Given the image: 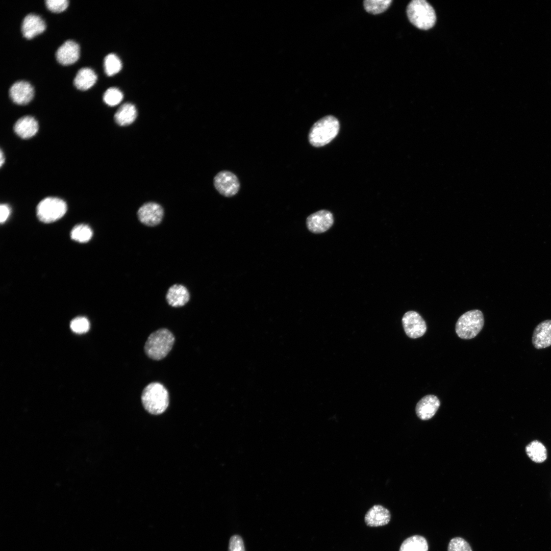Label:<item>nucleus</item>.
Returning a JSON list of instances; mask_svg holds the SVG:
<instances>
[{
  "mask_svg": "<svg viewBox=\"0 0 551 551\" xmlns=\"http://www.w3.org/2000/svg\"><path fill=\"white\" fill-rule=\"evenodd\" d=\"M45 28V23L41 17L29 14L23 20L21 32L23 37L30 39L43 32Z\"/></svg>",
  "mask_w": 551,
  "mask_h": 551,
  "instance_id": "obj_16",
  "label": "nucleus"
},
{
  "mask_svg": "<svg viewBox=\"0 0 551 551\" xmlns=\"http://www.w3.org/2000/svg\"><path fill=\"white\" fill-rule=\"evenodd\" d=\"M407 13L410 22L420 29H429L436 22V14L433 8L423 0L411 1L407 6Z\"/></svg>",
  "mask_w": 551,
  "mask_h": 551,
  "instance_id": "obj_4",
  "label": "nucleus"
},
{
  "mask_svg": "<svg viewBox=\"0 0 551 551\" xmlns=\"http://www.w3.org/2000/svg\"><path fill=\"white\" fill-rule=\"evenodd\" d=\"M123 98L121 91L117 88L111 87L108 89L103 96L105 103L109 106H114L121 102Z\"/></svg>",
  "mask_w": 551,
  "mask_h": 551,
  "instance_id": "obj_26",
  "label": "nucleus"
},
{
  "mask_svg": "<svg viewBox=\"0 0 551 551\" xmlns=\"http://www.w3.org/2000/svg\"><path fill=\"white\" fill-rule=\"evenodd\" d=\"M528 457L536 463H542L547 458V450L544 445L538 440H534L525 447Z\"/></svg>",
  "mask_w": 551,
  "mask_h": 551,
  "instance_id": "obj_22",
  "label": "nucleus"
},
{
  "mask_svg": "<svg viewBox=\"0 0 551 551\" xmlns=\"http://www.w3.org/2000/svg\"><path fill=\"white\" fill-rule=\"evenodd\" d=\"M532 341L537 349H542L551 345V320H545L534 329Z\"/></svg>",
  "mask_w": 551,
  "mask_h": 551,
  "instance_id": "obj_14",
  "label": "nucleus"
},
{
  "mask_svg": "<svg viewBox=\"0 0 551 551\" xmlns=\"http://www.w3.org/2000/svg\"><path fill=\"white\" fill-rule=\"evenodd\" d=\"M97 76L94 71L88 67L82 68L77 72L73 84L75 87L81 90H86L90 88L95 83Z\"/></svg>",
  "mask_w": 551,
  "mask_h": 551,
  "instance_id": "obj_20",
  "label": "nucleus"
},
{
  "mask_svg": "<svg viewBox=\"0 0 551 551\" xmlns=\"http://www.w3.org/2000/svg\"><path fill=\"white\" fill-rule=\"evenodd\" d=\"M447 551H472L469 544L461 537L452 538L448 545Z\"/></svg>",
  "mask_w": 551,
  "mask_h": 551,
  "instance_id": "obj_27",
  "label": "nucleus"
},
{
  "mask_svg": "<svg viewBox=\"0 0 551 551\" xmlns=\"http://www.w3.org/2000/svg\"><path fill=\"white\" fill-rule=\"evenodd\" d=\"M4 162H5V157H4V154H3V153L2 151L1 150V153H0V165H1V166H2L3 164L4 163Z\"/></svg>",
  "mask_w": 551,
  "mask_h": 551,
  "instance_id": "obj_32",
  "label": "nucleus"
},
{
  "mask_svg": "<svg viewBox=\"0 0 551 551\" xmlns=\"http://www.w3.org/2000/svg\"><path fill=\"white\" fill-rule=\"evenodd\" d=\"M10 213V209L9 207L6 204H1L0 206V221L1 223L6 221Z\"/></svg>",
  "mask_w": 551,
  "mask_h": 551,
  "instance_id": "obj_31",
  "label": "nucleus"
},
{
  "mask_svg": "<svg viewBox=\"0 0 551 551\" xmlns=\"http://www.w3.org/2000/svg\"><path fill=\"white\" fill-rule=\"evenodd\" d=\"M334 218L332 213L327 210L317 211L307 218V226L310 231L314 233H321L327 231L333 225Z\"/></svg>",
  "mask_w": 551,
  "mask_h": 551,
  "instance_id": "obj_10",
  "label": "nucleus"
},
{
  "mask_svg": "<svg viewBox=\"0 0 551 551\" xmlns=\"http://www.w3.org/2000/svg\"><path fill=\"white\" fill-rule=\"evenodd\" d=\"M214 185L219 193L227 197L234 196L240 188L238 178L232 172L227 170L221 171L215 176Z\"/></svg>",
  "mask_w": 551,
  "mask_h": 551,
  "instance_id": "obj_7",
  "label": "nucleus"
},
{
  "mask_svg": "<svg viewBox=\"0 0 551 551\" xmlns=\"http://www.w3.org/2000/svg\"><path fill=\"white\" fill-rule=\"evenodd\" d=\"M440 405V400L436 396L427 395L421 398L416 404V415L422 420L430 419L435 415Z\"/></svg>",
  "mask_w": 551,
  "mask_h": 551,
  "instance_id": "obj_12",
  "label": "nucleus"
},
{
  "mask_svg": "<svg viewBox=\"0 0 551 551\" xmlns=\"http://www.w3.org/2000/svg\"><path fill=\"white\" fill-rule=\"evenodd\" d=\"M15 133L23 139H28L34 136L38 130L37 120L32 116H26L19 118L15 123Z\"/></svg>",
  "mask_w": 551,
  "mask_h": 551,
  "instance_id": "obj_18",
  "label": "nucleus"
},
{
  "mask_svg": "<svg viewBox=\"0 0 551 551\" xmlns=\"http://www.w3.org/2000/svg\"><path fill=\"white\" fill-rule=\"evenodd\" d=\"M174 337L167 329H160L149 335L144 345V351L151 359L160 360L164 358L172 349Z\"/></svg>",
  "mask_w": 551,
  "mask_h": 551,
  "instance_id": "obj_2",
  "label": "nucleus"
},
{
  "mask_svg": "<svg viewBox=\"0 0 551 551\" xmlns=\"http://www.w3.org/2000/svg\"><path fill=\"white\" fill-rule=\"evenodd\" d=\"M139 221L148 227H155L159 224L164 216L162 206L155 202H148L142 205L137 211Z\"/></svg>",
  "mask_w": 551,
  "mask_h": 551,
  "instance_id": "obj_9",
  "label": "nucleus"
},
{
  "mask_svg": "<svg viewBox=\"0 0 551 551\" xmlns=\"http://www.w3.org/2000/svg\"><path fill=\"white\" fill-rule=\"evenodd\" d=\"M67 210L66 203L57 197H46L37 207L38 219L44 223H51L60 219Z\"/></svg>",
  "mask_w": 551,
  "mask_h": 551,
  "instance_id": "obj_6",
  "label": "nucleus"
},
{
  "mask_svg": "<svg viewBox=\"0 0 551 551\" xmlns=\"http://www.w3.org/2000/svg\"><path fill=\"white\" fill-rule=\"evenodd\" d=\"M45 3L47 8L51 11L59 13L67 8L69 2L67 0H47Z\"/></svg>",
  "mask_w": 551,
  "mask_h": 551,
  "instance_id": "obj_29",
  "label": "nucleus"
},
{
  "mask_svg": "<svg viewBox=\"0 0 551 551\" xmlns=\"http://www.w3.org/2000/svg\"><path fill=\"white\" fill-rule=\"evenodd\" d=\"M9 95L12 101L18 105H26L33 98L34 89L28 82L17 81L9 89Z\"/></svg>",
  "mask_w": 551,
  "mask_h": 551,
  "instance_id": "obj_11",
  "label": "nucleus"
},
{
  "mask_svg": "<svg viewBox=\"0 0 551 551\" xmlns=\"http://www.w3.org/2000/svg\"><path fill=\"white\" fill-rule=\"evenodd\" d=\"M137 115L135 106L131 103H125L121 106L114 115L115 122L120 126H126L133 123Z\"/></svg>",
  "mask_w": 551,
  "mask_h": 551,
  "instance_id": "obj_19",
  "label": "nucleus"
},
{
  "mask_svg": "<svg viewBox=\"0 0 551 551\" xmlns=\"http://www.w3.org/2000/svg\"><path fill=\"white\" fill-rule=\"evenodd\" d=\"M339 128V121L336 117L332 115L324 116L311 127L308 136L309 142L315 147L324 146L337 136Z\"/></svg>",
  "mask_w": 551,
  "mask_h": 551,
  "instance_id": "obj_3",
  "label": "nucleus"
},
{
  "mask_svg": "<svg viewBox=\"0 0 551 551\" xmlns=\"http://www.w3.org/2000/svg\"><path fill=\"white\" fill-rule=\"evenodd\" d=\"M402 324L405 333L411 338H419L427 331L424 320L418 313L414 311H408L404 315Z\"/></svg>",
  "mask_w": 551,
  "mask_h": 551,
  "instance_id": "obj_8",
  "label": "nucleus"
},
{
  "mask_svg": "<svg viewBox=\"0 0 551 551\" xmlns=\"http://www.w3.org/2000/svg\"><path fill=\"white\" fill-rule=\"evenodd\" d=\"M80 57V47L73 40H67L58 49L56 57L58 62L63 65H68L76 62Z\"/></svg>",
  "mask_w": 551,
  "mask_h": 551,
  "instance_id": "obj_13",
  "label": "nucleus"
},
{
  "mask_svg": "<svg viewBox=\"0 0 551 551\" xmlns=\"http://www.w3.org/2000/svg\"><path fill=\"white\" fill-rule=\"evenodd\" d=\"M391 519L390 511L380 505H375L370 508L366 513L364 521L369 527H377L385 525Z\"/></svg>",
  "mask_w": 551,
  "mask_h": 551,
  "instance_id": "obj_15",
  "label": "nucleus"
},
{
  "mask_svg": "<svg viewBox=\"0 0 551 551\" xmlns=\"http://www.w3.org/2000/svg\"><path fill=\"white\" fill-rule=\"evenodd\" d=\"M89 321L85 317H77L72 320L70 323L71 330L77 333H84L86 332L89 329Z\"/></svg>",
  "mask_w": 551,
  "mask_h": 551,
  "instance_id": "obj_28",
  "label": "nucleus"
},
{
  "mask_svg": "<svg viewBox=\"0 0 551 551\" xmlns=\"http://www.w3.org/2000/svg\"><path fill=\"white\" fill-rule=\"evenodd\" d=\"M122 64L119 58L114 54L108 55L104 60V68L108 76H112L121 69Z\"/></svg>",
  "mask_w": 551,
  "mask_h": 551,
  "instance_id": "obj_25",
  "label": "nucleus"
},
{
  "mask_svg": "<svg viewBox=\"0 0 551 551\" xmlns=\"http://www.w3.org/2000/svg\"><path fill=\"white\" fill-rule=\"evenodd\" d=\"M92 236V231L90 228L86 224H79L75 226L70 233L71 239L76 241L84 243L90 240Z\"/></svg>",
  "mask_w": 551,
  "mask_h": 551,
  "instance_id": "obj_23",
  "label": "nucleus"
},
{
  "mask_svg": "<svg viewBox=\"0 0 551 551\" xmlns=\"http://www.w3.org/2000/svg\"><path fill=\"white\" fill-rule=\"evenodd\" d=\"M391 3V0H366L363 6L367 12L377 14L386 11Z\"/></svg>",
  "mask_w": 551,
  "mask_h": 551,
  "instance_id": "obj_24",
  "label": "nucleus"
},
{
  "mask_svg": "<svg viewBox=\"0 0 551 551\" xmlns=\"http://www.w3.org/2000/svg\"><path fill=\"white\" fill-rule=\"evenodd\" d=\"M426 539L420 535H414L406 539L402 543L399 551H428Z\"/></svg>",
  "mask_w": 551,
  "mask_h": 551,
  "instance_id": "obj_21",
  "label": "nucleus"
},
{
  "mask_svg": "<svg viewBox=\"0 0 551 551\" xmlns=\"http://www.w3.org/2000/svg\"><path fill=\"white\" fill-rule=\"evenodd\" d=\"M484 324L482 312L479 310H470L459 318L456 324V332L461 339H470L480 333Z\"/></svg>",
  "mask_w": 551,
  "mask_h": 551,
  "instance_id": "obj_5",
  "label": "nucleus"
},
{
  "mask_svg": "<svg viewBox=\"0 0 551 551\" xmlns=\"http://www.w3.org/2000/svg\"><path fill=\"white\" fill-rule=\"evenodd\" d=\"M141 401L144 409L153 415H159L167 409L169 405L167 390L161 383L153 382L143 390Z\"/></svg>",
  "mask_w": 551,
  "mask_h": 551,
  "instance_id": "obj_1",
  "label": "nucleus"
},
{
  "mask_svg": "<svg viewBox=\"0 0 551 551\" xmlns=\"http://www.w3.org/2000/svg\"><path fill=\"white\" fill-rule=\"evenodd\" d=\"M190 297L187 288L181 284H174L170 286L166 295L167 303L173 307L184 306L189 302Z\"/></svg>",
  "mask_w": 551,
  "mask_h": 551,
  "instance_id": "obj_17",
  "label": "nucleus"
},
{
  "mask_svg": "<svg viewBox=\"0 0 551 551\" xmlns=\"http://www.w3.org/2000/svg\"><path fill=\"white\" fill-rule=\"evenodd\" d=\"M228 551H245L244 542L241 536L234 535L230 538Z\"/></svg>",
  "mask_w": 551,
  "mask_h": 551,
  "instance_id": "obj_30",
  "label": "nucleus"
}]
</instances>
